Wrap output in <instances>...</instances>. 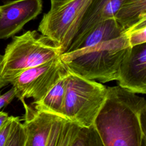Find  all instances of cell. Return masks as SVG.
<instances>
[{
    "instance_id": "14",
    "label": "cell",
    "mask_w": 146,
    "mask_h": 146,
    "mask_svg": "<svg viewBox=\"0 0 146 146\" xmlns=\"http://www.w3.org/2000/svg\"><path fill=\"white\" fill-rule=\"evenodd\" d=\"M26 134L23 124L18 116H13L6 146H25Z\"/></svg>"
},
{
    "instance_id": "13",
    "label": "cell",
    "mask_w": 146,
    "mask_h": 146,
    "mask_svg": "<svg viewBox=\"0 0 146 146\" xmlns=\"http://www.w3.org/2000/svg\"><path fill=\"white\" fill-rule=\"evenodd\" d=\"M114 18L125 31L146 19V0H125L119 9Z\"/></svg>"
},
{
    "instance_id": "8",
    "label": "cell",
    "mask_w": 146,
    "mask_h": 146,
    "mask_svg": "<svg viewBox=\"0 0 146 146\" xmlns=\"http://www.w3.org/2000/svg\"><path fill=\"white\" fill-rule=\"evenodd\" d=\"M42 9V0H14L0 6V39L14 36Z\"/></svg>"
},
{
    "instance_id": "6",
    "label": "cell",
    "mask_w": 146,
    "mask_h": 146,
    "mask_svg": "<svg viewBox=\"0 0 146 146\" xmlns=\"http://www.w3.org/2000/svg\"><path fill=\"white\" fill-rule=\"evenodd\" d=\"M91 0H69L51 7L44 14L38 31L56 42L62 53L76 35L82 19Z\"/></svg>"
},
{
    "instance_id": "1",
    "label": "cell",
    "mask_w": 146,
    "mask_h": 146,
    "mask_svg": "<svg viewBox=\"0 0 146 146\" xmlns=\"http://www.w3.org/2000/svg\"><path fill=\"white\" fill-rule=\"evenodd\" d=\"M103 146H146V102L119 86L107 87L94 123Z\"/></svg>"
},
{
    "instance_id": "7",
    "label": "cell",
    "mask_w": 146,
    "mask_h": 146,
    "mask_svg": "<svg viewBox=\"0 0 146 146\" xmlns=\"http://www.w3.org/2000/svg\"><path fill=\"white\" fill-rule=\"evenodd\" d=\"M67 72V67L59 56L24 70L13 79L10 84L15 90V97L19 100L31 98L34 101H37Z\"/></svg>"
},
{
    "instance_id": "3",
    "label": "cell",
    "mask_w": 146,
    "mask_h": 146,
    "mask_svg": "<svg viewBox=\"0 0 146 146\" xmlns=\"http://www.w3.org/2000/svg\"><path fill=\"white\" fill-rule=\"evenodd\" d=\"M62 54L61 47L56 42L36 30L13 36L1 62L0 89L24 70L56 58Z\"/></svg>"
},
{
    "instance_id": "12",
    "label": "cell",
    "mask_w": 146,
    "mask_h": 146,
    "mask_svg": "<svg viewBox=\"0 0 146 146\" xmlns=\"http://www.w3.org/2000/svg\"><path fill=\"white\" fill-rule=\"evenodd\" d=\"M67 73L60 78L41 99L33 102L32 104L34 106V109L63 116L62 110L66 93Z\"/></svg>"
},
{
    "instance_id": "5",
    "label": "cell",
    "mask_w": 146,
    "mask_h": 146,
    "mask_svg": "<svg viewBox=\"0 0 146 146\" xmlns=\"http://www.w3.org/2000/svg\"><path fill=\"white\" fill-rule=\"evenodd\" d=\"M107 87L68 69L63 116L82 127L94 124L105 100Z\"/></svg>"
},
{
    "instance_id": "9",
    "label": "cell",
    "mask_w": 146,
    "mask_h": 146,
    "mask_svg": "<svg viewBox=\"0 0 146 146\" xmlns=\"http://www.w3.org/2000/svg\"><path fill=\"white\" fill-rule=\"evenodd\" d=\"M119 86L136 94L146 93V43L131 47L121 60Z\"/></svg>"
},
{
    "instance_id": "11",
    "label": "cell",
    "mask_w": 146,
    "mask_h": 146,
    "mask_svg": "<svg viewBox=\"0 0 146 146\" xmlns=\"http://www.w3.org/2000/svg\"><path fill=\"white\" fill-rule=\"evenodd\" d=\"M125 0H91L82 19L78 32L74 38H80L95 24L114 18Z\"/></svg>"
},
{
    "instance_id": "21",
    "label": "cell",
    "mask_w": 146,
    "mask_h": 146,
    "mask_svg": "<svg viewBox=\"0 0 146 146\" xmlns=\"http://www.w3.org/2000/svg\"><path fill=\"white\" fill-rule=\"evenodd\" d=\"M0 95H1V92H0Z\"/></svg>"
},
{
    "instance_id": "17",
    "label": "cell",
    "mask_w": 146,
    "mask_h": 146,
    "mask_svg": "<svg viewBox=\"0 0 146 146\" xmlns=\"http://www.w3.org/2000/svg\"><path fill=\"white\" fill-rule=\"evenodd\" d=\"M15 97V91L13 87L2 95H0V110L10 103Z\"/></svg>"
},
{
    "instance_id": "10",
    "label": "cell",
    "mask_w": 146,
    "mask_h": 146,
    "mask_svg": "<svg viewBox=\"0 0 146 146\" xmlns=\"http://www.w3.org/2000/svg\"><path fill=\"white\" fill-rule=\"evenodd\" d=\"M124 32L125 31L114 18L102 21L93 26L80 38L72 40L66 52L85 48L116 38Z\"/></svg>"
},
{
    "instance_id": "16",
    "label": "cell",
    "mask_w": 146,
    "mask_h": 146,
    "mask_svg": "<svg viewBox=\"0 0 146 146\" xmlns=\"http://www.w3.org/2000/svg\"><path fill=\"white\" fill-rule=\"evenodd\" d=\"M13 117V116H9L5 125L0 129V146H6L10 131Z\"/></svg>"
},
{
    "instance_id": "18",
    "label": "cell",
    "mask_w": 146,
    "mask_h": 146,
    "mask_svg": "<svg viewBox=\"0 0 146 146\" xmlns=\"http://www.w3.org/2000/svg\"><path fill=\"white\" fill-rule=\"evenodd\" d=\"M9 115L7 113L3 111H0V129L5 125L9 119Z\"/></svg>"
},
{
    "instance_id": "19",
    "label": "cell",
    "mask_w": 146,
    "mask_h": 146,
    "mask_svg": "<svg viewBox=\"0 0 146 146\" xmlns=\"http://www.w3.org/2000/svg\"><path fill=\"white\" fill-rule=\"evenodd\" d=\"M51 1V7L57 6L66 1L69 0H50Z\"/></svg>"
},
{
    "instance_id": "4",
    "label": "cell",
    "mask_w": 146,
    "mask_h": 146,
    "mask_svg": "<svg viewBox=\"0 0 146 146\" xmlns=\"http://www.w3.org/2000/svg\"><path fill=\"white\" fill-rule=\"evenodd\" d=\"M25 108V146H77L83 127L52 113L38 111L21 101Z\"/></svg>"
},
{
    "instance_id": "15",
    "label": "cell",
    "mask_w": 146,
    "mask_h": 146,
    "mask_svg": "<svg viewBox=\"0 0 146 146\" xmlns=\"http://www.w3.org/2000/svg\"><path fill=\"white\" fill-rule=\"evenodd\" d=\"M125 32L131 47L146 43V19L141 20Z\"/></svg>"
},
{
    "instance_id": "2",
    "label": "cell",
    "mask_w": 146,
    "mask_h": 146,
    "mask_svg": "<svg viewBox=\"0 0 146 146\" xmlns=\"http://www.w3.org/2000/svg\"><path fill=\"white\" fill-rule=\"evenodd\" d=\"M131 47L125 31L116 38L64 52L60 56L70 71L88 79L107 83L116 80L121 60Z\"/></svg>"
},
{
    "instance_id": "20",
    "label": "cell",
    "mask_w": 146,
    "mask_h": 146,
    "mask_svg": "<svg viewBox=\"0 0 146 146\" xmlns=\"http://www.w3.org/2000/svg\"><path fill=\"white\" fill-rule=\"evenodd\" d=\"M2 55H0V68H1V59H2Z\"/></svg>"
}]
</instances>
